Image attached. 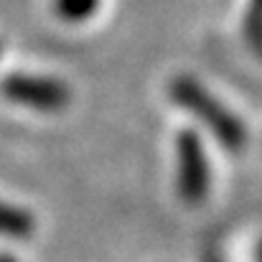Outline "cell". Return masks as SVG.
Listing matches in <instances>:
<instances>
[{"label": "cell", "mask_w": 262, "mask_h": 262, "mask_svg": "<svg viewBox=\"0 0 262 262\" xmlns=\"http://www.w3.org/2000/svg\"><path fill=\"white\" fill-rule=\"evenodd\" d=\"M171 99L176 104H181L183 110H188L191 115H196L216 138L227 150H242L247 143V127L242 125V120L229 112L206 87H201L196 79L191 77H176L171 82Z\"/></svg>", "instance_id": "6da1fadb"}, {"label": "cell", "mask_w": 262, "mask_h": 262, "mask_svg": "<svg viewBox=\"0 0 262 262\" xmlns=\"http://www.w3.org/2000/svg\"><path fill=\"white\" fill-rule=\"evenodd\" d=\"M176 188L178 196L188 204L196 206L206 199L209 193V161L201 138L193 130H181L176 138Z\"/></svg>", "instance_id": "7a4b0ae2"}, {"label": "cell", "mask_w": 262, "mask_h": 262, "mask_svg": "<svg viewBox=\"0 0 262 262\" xmlns=\"http://www.w3.org/2000/svg\"><path fill=\"white\" fill-rule=\"evenodd\" d=\"M0 89L10 102H18V104H26V107H33V110H46V112L64 110L72 102L69 87L59 79L15 74V77H8Z\"/></svg>", "instance_id": "3957f363"}, {"label": "cell", "mask_w": 262, "mask_h": 262, "mask_svg": "<svg viewBox=\"0 0 262 262\" xmlns=\"http://www.w3.org/2000/svg\"><path fill=\"white\" fill-rule=\"evenodd\" d=\"M33 229H36V222H33V216L26 209L10 206V204H3L0 201V234L28 237Z\"/></svg>", "instance_id": "277c9868"}, {"label": "cell", "mask_w": 262, "mask_h": 262, "mask_svg": "<svg viewBox=\"0 0 262 262\" xmlns=\"http://www.w3.org/2000/svg\"><path fill=\"white\" fill-rule=\"evenodd\" d=\"M54 8H56L61 20H67V23H84V20H89L97 13L99 0H56Z\"/></svg>", "instance_id": "5b68a950"}, {"label": "cell", "mask_w": 262, "mask_h": 262, "mask_svg": "<svg viewBox=\"0 0 262 262\" xmlns=\"http://www.w3.org/2000/svg\"><path fill=\"white\" fill-rule=\"evenodd\" d=\"M255 13H262V0H252V15Z\"/></svg>", "instance_id": "8992f818"}, {"label": "cell", "mask_w": 262, "mask_h": 262, "mask_svg": "<svg viewBox=\"0 0 262 262\" xmlns=\"http://www.w3.org/2000/svg\"><path fill=\"white\" fill-rule=\"evenodd\" d=\"M255 255H257V262H262V242L257 245V252H255Z\"/></svg>", "instance_id": "52a82bcc"}, {"label": "cell", "mask_w": 262, "mask_h": 262, "mask_svg": "<svg viewBox=\"0 0 262 262\" xmlns=\"http://www.w3.org/2000/svg\"><path fill=\"white\" fill-rule=\"evenodd\" d=\"M0 262H15V257H8V255H0Z\"/></svg>", "instance_id": "ba28073f"}]
</instances>
